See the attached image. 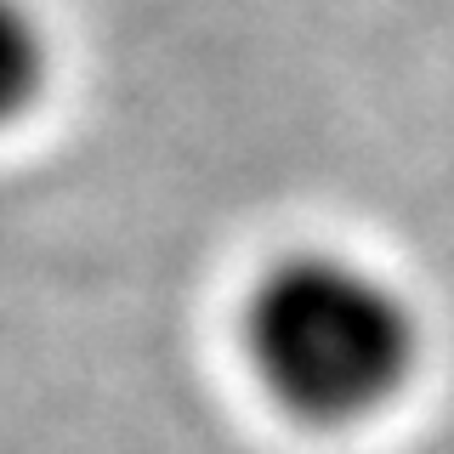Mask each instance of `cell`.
<instances>
[{"label":"cell","mask_w":454,"mask_h":454,"mask_svg":"<svg viewBox=\"0 0 454 454\" xmlns=\"http://www.w3.org/2000/svg\"><path fill=\"white\" fill-rule=\"evenodd\" d=\"M262 387L307 426H358L403 397L420 364V318L375 267L312 250L267 267L245 307Z\"/></svg>","instance_id":"1"},{"label":"cell","mask_w":454,"mask_h":454,"mask_svg":"<svg viewBox=\"0 0 454 454\" xmlns=\"http://www.w3.org/2000/svg\"><path fill=\"white\" fill-rule=\"evenodd\" d=\"M46 57V28L28 12V0H0V125L40 97Z\"/></svg>","instance_id":"2"}]
</instances>
